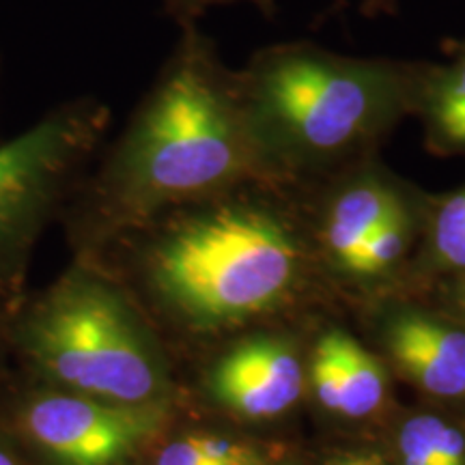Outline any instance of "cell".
I'll use <instances>...</instances> for the list:
<instances>
[{
	"label": "cell",
	"instance_id": "obj_1",
	"mask_svg": "<svg viewBox=\"0 0 465 465\" xmlns=\"http://www.w3.org/2000/svg\"><path fill=\"white\" fill-rule=\"evenodd\" d=\"M267 173L235 69L194 22L106 149L86 188L83 229L95 242L121 235L188 203L209 199Z\"/></svg>",
	"mask_w": 465,
	"mask_h": 465
},
{
	"label": "cell",
	"instance_id": "obj_2",
	"mask_svg": "<svg viewBox=\"0 0 465 465\" xmlns=\"http://www.w3.org/2000/svg\"><path fill=\"white\" fill-rule=\"evenodd\" d=\"M431 67L278 44L235 75L267 173L289 182L358 158L418 114Z\"/></svg>",
	"mask_w": 465,
	"mask_h": 465
},
{
	"label": "cell",
	"instance_id": "obj_3",
	"mask_svg": "<svg viewBox=\"0 0 465 465\" xmlns=\"http://www.w3.org/2000/svg\"><path fill=\"white\" fill-rule=\"evenodd\" d=\"M248 182L162 213L134 240L132 267L168 308L203 325L257 317L287 298L306 263L300 231Z\"/></svg>",
	"mask_w": 465,
	"mask_h": 465
},
{
	"label": "cell",
	"instance_id": "obj_4",
	"mask_svg": "<svg viewBox=\"0 0 465 465\" xmlns=\"http://www.w3.org/2000/svg\"><path fill=\"white\" fill-rule=\"evenodd\" d=\"M33 356L45 373L121 405H155L160 364L138 330L136 312L106 272L80 265L63 278L31 319Z\"/></svg>",
	"mask_w": 465,
	"mask_h": 465
},
{
	"label": "cell",
	"instance_id": "obj_5",
	"mask_svg": "<svg viewBox=\"0 0 465 465\" xmlns=\"http://www.w3.org/2000/svg\"><path fill=\"white\" fill-rule=\"evenodd\" d=\"M108 127L106 104L78 97L58 104L20 136L0 144V278L22 265Z\"/></svg>",
	"mask_w": 465,
	"mask_h": 465
},
{
	"label": "cell",
	"instance_id": "obj_6",
	"mask_svg": "<svg viewBox=\"0 0 465 465\" xmlns=\"http://www.w3.org/2000/svg\"><path fill=\"white\" fill-rule=\"evenodd\" d=\"M25 424L61 465H119L155 433L160 411L155 405H121L63 392L31 403Z\"/></svg>",
	"mask_w": 465,
	"mask_h": 465
},
{
	"label": "cell",
	"instance_id": "obj_7",
	"mask_svg": "<svg viewBox=\"0 0 465 465\" xmlns=\"http://www.w3.org/2000/svg\"><path fill=\"white\" fill-rule=\"evenodd\" d=\"M302 366L289 347L272 339L242 342L213 371V392L246 418H274L302 394Z\"/></svg>",
	"mask_w": 465,
	"mask_h": 465
},
{
	"label": "cell",
	"instance_id": "obj_8",
	"mask_svg": "<svg viewBox=\"0 0 465 465\" xmlns=\"http://www.w3.org/2000/svg\"><path fill=\"white\" fill-rule=\"evenodd\" d=\"M394 362L424 392L440 399L465 397V332L438 319L405 312L388 332Z\"/></svg>",
	"mask_w": 465,
	"mask_h": 465
},
{
	"label": "cell",
	"instance_id": "obj_9",
	"mask_svg": "<svg viewBox=\"0 0 465 465\" xmlns=\"http://www.w3.org/2000/svg\"><path fill=\"white\" fill-rule=\"evenodd\" d=\"M403 199V192L373 168H364L336 190L323 212L317 240L341 274H345L371 232Z\"/></svg>",
	"mask_w": 465,
	"mask_h": 465
},
{
	"label": "cell",
	"instance_id": "obj_10",
	"mask_svg": "<svg viewBox=\"0 0 465 465\" xmlns=\"http://www.w3.org/2000/svg\"><path fill=\"white\" fill-rule=\"evenodd\" d=\"M418 116L433 151L465 153V44L450 63L431 67Z\"/></svg>",
	"mask_w": 465,
	"mask_h": 465
},
{
	"label": "cell",
	"instance_id": "obj_11",
	"mask_svg": "<svg viewBox=\"0 0 465 465\" xmlns=\"http://www.w3.org/2000/svg\"><path fill=\"white\" fill-rule=\"evenodd\" d=\"M341 386V416H371L386 397V373L371 351L342 332L325 334Z\"/></svg>",
	"mask_w": 465,
	"mask_h": 465
},
{
	"label": "cell",
	"instance_id": "obj_12",
	"mask_svg": "<svg viewBox=\"0 0 465 465\" xmlns=\"http://www.w3.org/2000/svg\"><path fill=\"white\" fill-rule=\"evenodd\" d=\"M414 207H411L410 201L403 199L371 232V237L362 243L356 259L347 267L345 276L371 281V278L391 274L410 250L411 240H414Z\"/></svg>",
	"mask_w": 465,
	"mask_h": 465
},
{
	"label": "cell",
	"instance_id": "obj_13",
	"mask_svg": "<svg viewBox=\"0 0 465 465\" xmlns=\"http://www.w3.org/2000/svg\"><path fill=\"white\" fill-rule=\"evenodd\" d=\"M429 254L438 270L465 274V188L435 207L429 220Z\"/></svg>",
	"mask_w": 465,
	"mask_h": 465
},
{
	"label": "cell",
	"instance_id": "obj_14",
	"mask_svg": "<svg viewBox=\"0 0 465 465\" xmlns=\"http://www.w3.org/2000/svg\"><path fill=\"white\" fill-rule=\"evenodd\" d=\"M252 452L235 441L192 435L168 444L158 459V465H254Z\"/></svg>",
	"mask_w": 465,
	"mask_h": 465
},
{
	"label": "cell",
	"instance_id": "obj_15",
	"mask_svg": "<svg viewBox=\"0 0 465 465\" xmlns=\"http://www.w3.org/2000/svg\"><path fill=\"white\" fill-rule=\"evenodd\" d=\"M438 424L435 416L410 418L399 433V452L403 465H440L438 463Z\"/></svg>",
	"mask_w": 465,
	"mask_h": 465
},
{
	"label": "cell",
	"instance_id": "obj_16",
	"mask_svg": "<svg viewBox=\"0 0 465 465\" xmlns=\"http://www.w3.org/2000/svg\"><path fill=\"white\" fill-rule=\"evenodd\" d=\"M311 380L315 394L325 410L332 414H341V386H339V373H336V362L332 347H330L328 339L317 342L315 353H312V366H311Z\"/></svg>",
	"mask_w": 465,
	"mask_h": 465
},
{
	"label": "cell",
	"instance_id": "obj_17",
	"mask_svg": "<svg viewBox=\"0 0 465 465\" xmlns=\"http://www.w3.org/2000/svg\"><path fill=\"white\" fill-rule=\"evenodd\" d=\"M226 3H240V0H168V11L177 17L179 25L182 22H194L203 11L209 7H216V5ZM248 3L257 5L259 9H263L265 14L274 11V0H248Z\"/></svg>",
	"mask_w": 465,
	"mask_h": 465
},
{
	"label": "cell",
	"instance_id": "obj_18",
	"mask_svg": "<svg viewBox=\"0 0 465 465\" xmlns=\"http://www.w3.org/2000/svg\"><path fill=\"white\" fill-rule=\"evenodd\" d=\"M438 463L465 465V438L452 424L440 420L438 424Z\"/></svg>",
	"mask_w": 465,
	"mask_h": 465
},
{
	"label": "cell",
	"instance_id": "obj_19",
	"mask_svg": "<svg viewBox=\"0 0 465 465\" xmlns=\"http://www.w3.org/2000/svg\"><path fill=\"white\" fill-rule=\"evenodd\" d=\"M328 465H383V463L377 455H362V452H356V455L336 457L334 461H330Z\"/></svg>",
	"mask_w": 465,
	"mask_h": 465
},
{
	"label": "cell",
	"instance_id": "obj_20",
	"mask_svg": "<svg viewBox=\"0 0 465 465\" xmlns=\"http://www.w3.org/2000/svg\"><path fill=\"white\" fill-rule=\"evenodd\" d=\"M0 465H17V463L14 461V459H11V457L7 455V452L0 450Z\"/></svg>",
	"mask_w": 465,
	"mask_h": 465
},
{
	"label": "cell",
	"instance_id": "obj_21",
	"mask_svg": "<svg viewBox=\"0 0 465 465\" xmlns=\"http://www.w3.org/2000/svg\"><path fill=\"white\" fill-rule=\"evenodd\" d=\"M373 3H375V7H381V5L388 3V0H373Z\"/></svg>",
	"mask_w": 465,
	"mask_h": 465
},
{
	"label": "cell",
	"instance_id": "obj_22",
	"mask_svg": "<svg viewBox=\"0 0 465 465\" xmlns=\"http://www.w3.org/2000/svg\"><path fill=\"white\" fill-rule=\"evenodd\" d=\"M254 465H257V463H254Z\"/></svg>",
	"mask_w": 465,
	"mask_h": 465
}]
</instances>
